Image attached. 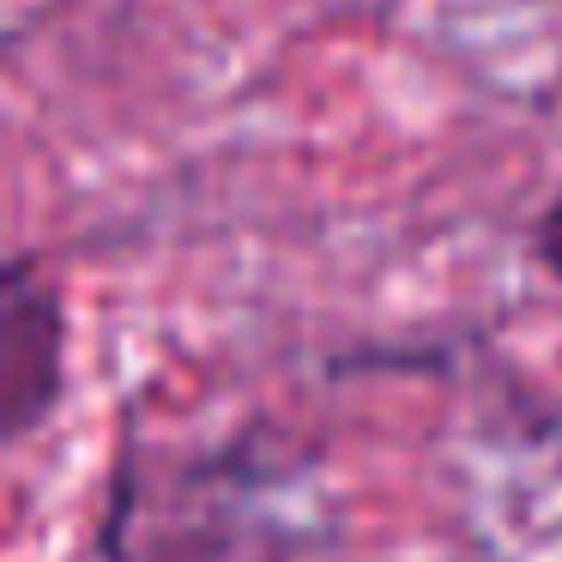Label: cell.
<instances>
[{
  "label": "cell",
  "mask_w": 562,
  "mask_h": 562,
  "mask_svg": "<svg viewBox=\"0 0 562 562\" xmlns=\"http://www.w3.org/2000/svg\"><path fill=\"white\" fill-rule=\"evenodd\" d=\"M61 381V315L49 291L7 284L0 291V429H25L49 412Z\"/></svg>",
  "instance_id": "1"
}]
</instances>
